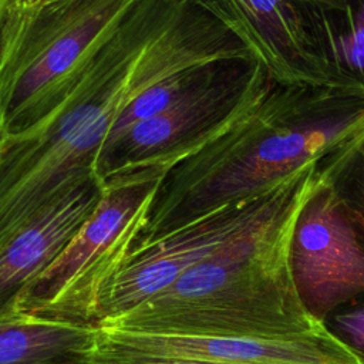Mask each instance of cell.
Wrapping results in <instances>:
<instances>
[{
  "mask_svg": "<svg viewBox=\"0 0 364 364\" xmlns=\"http://www.w3.org/2000/svg\"><path fill=\"white\" fill-rule=\"evenodd\" d=\"M216 18L185 0H138L68 95L26 131L0 136V246L61 193L97 176L124 107L196 64L252 60Z\"/></svg>",
  "mask_w": 364,
  "mask_h": 364,
  "instance_id": "1",
  "label": "cell"
},
{
  "mask_svg": "<svg viewBox=\"0 0 364 364\" xmlns=\"http://www.w3.org/2000/svg\"><path fill=\"white\" fill-rule=\"evenodd\" d=\"M364 141V97L269 78L219 136L162 178L136 243L255 198L303 168L337 165Z\"/></svg>",
  "mask_w": 364,
  "mask_h": 364,
  "instance_id": "2",
  "label": "cell"
},
{
  "mask_svg": "<svg viewBox=\"0 0 364 364\" xmlns=\"http://www.w3.org/2000/svg\"><path fill=\"white\" fill-rule=\"evenodd\" d=\"M331 168L313 164L274 185L256 216L171 286L104 320L132 333L277 337L324 323L304 309L289 253L297 218Z\"/></svg>",
  "mask_w": 364,
  "mask_h": 364,
  "instance_id": "3",
  "label": "cell"
},
{
  "mask_svg": "<svg viewBox=\"0 0 364 364\" xmlns=\"http://www.w3.org/2000/svg\"><path fill=\"white\" fill-rule=\"evenodd\" d=\"M138 0H40L10 7L0 38V136L54 109Z\"/></svg>",
  "mask_w": 364,
  "mask_h": 364,
  "instance_id": "4",
  "label": "cell"
},
{
  "mask_svg": "<svg viewBox=\"0 0 364 364\" xmlns=\"http://www.w3.org/2000/svg\"><path fill=\"white\" fill-rule=\"evenodd\" d=\"M164 176L141 171L104 183L95 210L9 311L97 327L101 296L136 245Z\"/></svg>",
  "mask_w": 364,
  "mask_h": 364,
  "instance_id": "5",
  "label": "cell"
},
{
  "mask_svg": "<svg viewBox=\"0 0 364 364\" xmlns=\"http://www.w3.org/2000/svg\"><path fill=\"white\" fill-rule=\"evenodd\" d=\"M269 78L256 60L226 61L200 88L107 141L97 159V176L104 185L141 171L166 175L226 131Z\"/></svg>",
  "mask_w": 364,
  "mask_h": 364,
  "instance_id": "6",
  "label": "cell"
},
{
  "mask_svg": "<svg viewBox=\"0 0 364 364\" xmlns=\"http://www.w3.org/2000/svg\"><path fill=\"white\" fill-rule=\"evenodd\" d=\"M327 176L303 206L289 263L309 314L324 323L364 294V223Z\"/></svg>",
  "mask_w": 364,
  "mask_h": 364,
  "instance_id": "7",
  "label": "cell"
},
{
  "mask_svg": "<svg viewBox=\"0 0 364 364\" xmlns=\"http://www.w3.org/2000/svg\"><path fill=\"white\" fill-rule=\"evenodd\" d=\"M270 189L255 198L218 208L151 240L136 243L101 296L97 327L104 320L158 294L236 235L256 216Z\"/></svg>",
  "mask_w": 364,
  "mask_h": 364,
  "instance_id": "8",
  "label": "cell"
},
{
  "mask_svg": "<svg viewBox=\"0 0 364 364\" xmlns=\"http://www.w3.org/2000/svg\"><path fill=\"white\" fill-rule=\"evenodd\" d=\"M97 344L226 364H364V357L338 340L326 324L303 334L277 337L132 333L98 327Z\"/></svg>",
  "mask_w": 364,
  "mask_h": 364,
  "instance_id": "9",
  "label": "cell"
},
{
  "mask_svg": "<svg viewBox=\"0 0 364 364\" xmlns=\"http://www.w3.org/2000/svg\"><path fill=\"white\" fill-rule=\"evenodd\" d=\"M225 26L282 84L326 85L299 0H185Z\"/></svg>",
  "mask_w": 364,
  "mask_h": 364,
  "instance_id": "10",
  "label": "cell"
},
{
  "mask_svg": "<svg viewBox=\"0 0 364 364\" xmlns=\"http://www.w3.org/2000/svg\"><path fill=\"white\" fill-rule=\"evenodd\" d=\"M104 193L98 176L75 183L0 246V314L70 243Z\"/></svg>",
  "mask_w": 364,
  "mask_h": 364,
  "instance_id": "11",
  "label": "cell"
},
{
  "mask_svg": "<svg viewBox=\"0 0 364 364\" xmlns=\"http://www.w3.org/2000/svg\"><path fill=\"white\" fill-rule=\"evenodd\" d=\"M327 87L364 97V0H299Z\"/></svg>",
  "mask_w": 364,
  "mask_h": 364,
  "instance_id": "12",
  "label": "cell"
},
{
  "mask_svg": "<svg viewBox=\"0 0 364 364\" xmlns=\"http://www.w3.org/2000/svg\"><path fill=\"white\" fill-rule=\"evenodd\" d=\"M98 327L23 311L0 314V364H88Z\"/></svg>",
  "mask_w": 364,
  "mask_h": 364,
  "instance_id": "13",
  "label": "cell"
},
{
  "mask_svg": "<svg viewBox=\"0 0 364 364\" xmlns=\"http://www.w3.org/2000/svg\"><path fill=\"white\" fill-rule=\"evenodd\" d=\"M226 61L232 60L183 67L162 77L155 84L138 92L118 115L107 141L115 138L134 124L171 108L192 94L206 84Z\"/></svg>",
  "mask_w": 364,
  "mask_h": 364,
  "instance_id": "14",
  "label": "cell"
},
{
  "mask_svg": "<svg viewBox=\"0 0 364 364\" xmlns=\"http://www.w3.org/2000/svg\"><path fill=\"white\" fill-rule=\"evenodd\" d=\"M331 181L364 223V141L337 165Z\"/></svg>",
  "mask_w": 364,
  "mask_h": 364,
  "instance_id": "15",
  "label": "cell"
},
{
  "mask_svg": "<svg viewBox=\"0 0 364 364\" xmlns=\"http://www.w3.org/2000/svg\"><path fill=\"white\" fill-rule=\"evenodd\" d=\"M324 324L338 340L364 357V294L336 310Z\"/></svg>",
  "mask_w": 364,
  "mask_h": 364,
  "instance_id": "16",
  "label": "cell"
},
{
  "mask_svg": "<svg viewBox=\"0 0 364 364\" xmlns=\"http://www.w3.org/2000/svg\"><path fill=\"white\" fill-rule=\"evenodd\" d=\"M88 364H226L215 361H202L183 357L172 355H158V354H144L135 351H125L104 347L95 344L94 351L90 355Z\"/></svg>",
  "mask_w": 364,
  "mask_h": 364,
  "instance_id": "17",
  "label": "cell"
},
{
  "mask_svg": "<svg viewBox=\"0 0 364 364\" xmlns=\"http://www.w3.org/2000/svg\"><path fill=\"white\" fill-rule=\"evenodd\" d=\"M13 0H0V38H1V33H3V27L6 23V17L9 13V9L11 6Z\"/></svg>",
  "mask_w": 364,
  "mask_h": 364,
  "instance_id": "18",
  "label": "cell"
},
{
  "mask_svg": "<svg viewBox=\"0 0 364 364\" xmlns=\"http://www.w3.org/2000/svg\"><path fill=\"white\" fill-rule=\"evenodd\" d=\"M30 0H13V3H11V6L10 7H13V6H21V4H26V3H28Z\"/></svg>",
  "mask_w": 364,
  "mask_h": 364,
  "instance_id": "19",
  "label": "cell"
},
{
  "mask_svg": "<svg viewBox=\"0 0 364 364\" xmlns=\"http://www.w3.org/2000/svg\"><path fill=\"white\" fill-rule=\"evenodd\" d=\"M34 1H40V0H30L28 3H34ZM28 3H26V4H28ZM21 6H24V4H21ZM13 7H17V6H13Z\"/></svg>",
  "mask_w": 364,
  "mask_h": 364,
  "instance_id": "20",
  "label": "cell"
}]
</instances>
